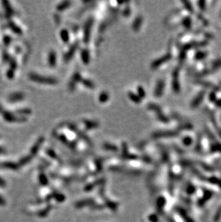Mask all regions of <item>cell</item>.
I'll use <instances>...</instances> for the list:
<instances>
[{
  "label": "cell",
  "instance_id": "7a4b0ae2",
  "mask_svg": "<svg viewBox=\"0 0 221 222\" xmlns=\"http://www.w3.org/2000/svg\"><path fill=\"white\" fill-rule=\"evenodd\" d=\"M29 160H30L29 157H25V158H23V160H20V164L21 165H23L24 164H26V163H27V162H29Z\"/></svg>",
  "mask_w": 221,
  "mask_h": 222
},
{
  "label": "cell",
  "instance_id": "277c9868",
  "mask_svg": "<svg viewBox=\"0 0 221 222\" xmlns=\"http://www.w3.org/2000/svg\"><path fill=\"white\" fill-rule=\"evenodd\" d=\"M6 185V183H5V181H4L3 179H1V178H0V186L1 187H4Z\"/></svg>",
  "mask_w": 221,
  "mask_h": 222
},
{
  "label": "cell",
  "instance_id": "6da1fadb",
  "mask_svg": "<svg viewBox=\"0 0 221 222\" xmlns=\"http://www.w3.org/2000/svg\"><path fill=\"white\" fill-rule=\"evenodd\" d=\"M1 165H2L4 168H9V169L16 170L18 168V165H16L15 163H3Z\"/></svg>",
  "mask_w": 221,
  "mask_h": 222
},
{
  "label": "cell",
  "instance_id": "3957f363",
  "mask_svg": "<svg viewBox=\"0 0 221 222\" xmlns=\"http://www.w3.org/2000/svg\"><path fill=\"white\" fill-rule=\"evenodd\" d=\"M5 204H6L5 200H4L2 197H1V196H0V205L4 206V205H5Z\"/></svg>",
  "mask_w": 221,
  "mask_h": 222
}]
</instances>
